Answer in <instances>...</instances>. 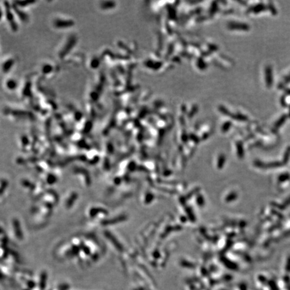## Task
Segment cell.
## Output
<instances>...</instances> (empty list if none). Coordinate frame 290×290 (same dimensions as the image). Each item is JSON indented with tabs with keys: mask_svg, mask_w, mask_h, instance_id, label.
Returning a JSON list of instances; mask_svg holds the SVG:
<instances>
[{
	"mask_svg": "<svg viewBox=\"0 0 290 290\" xmlns=\"http://www.w3.org/2000/svg\"><path fill=\"white\" fill-rule=\"evenodd\" d=\"M282 165V163L279 162H273L269 163H262L257 162V166L263 169H273L277 168V167H280Z\"/></svg>",
	"mask_w": 290,
	"mask_h": 290,
	"instance_id": "cell-1",
	"label": "cell"
},
{
	"mask_svg": "<svg viewBox=\"0 0 290 290\" xmlns=\"http://www.w3.org/2000/svg\"><path fill=\"white\" fill-rule=\"evenodd\" d=\"M266 81L268 85H271L272 82L271 77V69L270 67H267L266 69Z\"/></svg>",
	"mask_w": 290,
	"mask_h": 290,
	"instance_id": "cell-2",
	"label": "cell"
},
{
	"mask_svg": "<svg viewBox=\"0 0 290 290\" xmlns=\"http://www.w3.org/2000/svg\"><path fill=\"white\" fill-rule=\"evenodd\" d=\"M290 179V175L289 173H284L281 175L278 178V181L280 182V183H282V182L286 181L287 180H289Z\"/></svg>",
	"mask_w": 290,
	"mask_h": 290,
	"instance_id": "cell-3",
	"label": "cell"
},
{
	"mask_svg": "<svg viewBox=\"0 0 290 290\" xmlns=\"http://www.w3.org/2000/svg\"><path fill=\"white\" fill-rule=\"evenodd\" d=\"M289 156H290V148H289L287 150L286 154H285V155H284V160H283L284 164H286L287 161H288Z\"/></svg>",
	"mask_w": 290,
	"mask_h": 290,
	"instance_id": "cell-4",
	"label": "cell"
},
{
	"mask_svg": "<svg viewBox=\"0 0 290 290\" xmlns=\"http://www.w3.org/2000/svg\"><path fill=\"white\" fill-rule=\"evenodd\" d=\"M290 205V197L287 199V200H286V202H284V203H282V205L281 206V209H284V208H286V207H287V206H289Z\"/></svg>",
	"mask_w": 290,
	"mask_h": 290,
	"instance_id": "cell-5",
	"label": "cell"
},
{
	"mask_svg": "<svg viewBox=\"0 0 290 290\" xmlns=\"http://www.w3.org/2000/svg\"><path fill=\"white\" fill-rule=\"evenodd\" d=\"M286 269L287 271H290V256L288 258V260H287Z\"/></svg>",
	"mask_w": 290,
	"mask_h": 290,
	"instance_id": "cell-6",
	"label": "cell"
}]
</instances>
